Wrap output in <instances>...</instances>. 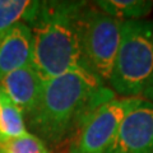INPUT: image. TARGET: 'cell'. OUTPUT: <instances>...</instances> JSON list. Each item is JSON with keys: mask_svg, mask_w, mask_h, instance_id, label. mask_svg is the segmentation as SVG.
<instances>
[{"mask_svg": "<svg viewBox=\"0 0 153 153\" xmlns=\"http://www.w3.org/2000/svg\"><path fill=\"white\" fill-rule=\"evenodd\" d=\"M40 1L31 0H0V36L18 23H27L36 16Z\"/></svg>", "mask_w": 153, "mask_h": 153, "instance_id": "cell-10", "label": "cell"}, {"mask_svg": "<svg viewBox=\"0 0 153 153\" xmlns=\"http://www.w3.org/2000/svg\"><path fill=\"white\" fill-rule=\"evenodd\" d=\"M121 21L83 4L76 18L78 44L84 68L108 83L121 38Z\"/></svg>", "mask_w": 153, "mask_h": 153, "instance_id": "cell-4", "label": "cell"}, {"mask_svg": "<svg viewBox=\"0 0 153 153\" xmlns=\"http://www.w3.org/2000/svg\"><path fill=\"white\" fill-rule=\"evenodd\" d=\"M44 79L33 66H25L7 74L0 79V87L19 107L25 117L35 108L40 98Z\"/></svg>", "mask_w": 153, "mask_h": 153, "instance_id": "cell-8", "label": "cell"}, {"mask_svg": "<svg viewBox=\"0 0 153 153\" xmlns=\"http://www.w3.org/2000/svg\"><path fill=\"white\" fill-rule=\"evenodd\" d=\"M100 10L117 21H143L153 9V0H98Z\"/></svg>", "mask_w": 153, "mask_h": 153, "instance_id": "cell-9", "label": "cell"}, {"mask_svg": "<svg viewBox=\"0 0 153 153\" xmlns=\"http://www.w3.org/2000/svg\"><path fill=\"white\" fill-rule=\"evenodd\" d=\"M115 93L87 69H75L44 80L35 108L25 117L31 133L45 146L70 140L75 130L100 105Z\"/></svg>", "mask_w": 153, "mask_h": 153, "instance_id": "cell-1", "label": "cell"}, {"mask_svg": "<svg viewBox=\"0 0 153 153\" xmlns=\"http://www.w3.org/2000/svg\"><path fill=\"white\" fill-rule=\"evenodd\" d=\"M138 98L114 97L94 108L69 140V153H107Z\"/></svg>", "mask_w": 153, "mask_h": 153, "instance_id": "cell-5", "label": "cell"}, {"mask_svg": "<svg viewBox=\"0 0 153 153\" xmlns=\"http://www.w3.org/2000/svg\"><path fill=\"white\" fill-rule=\"evenodd\" d=\"M0 153H50L45 143L27 131L21 137L0 140Z\"/></svg>", "mask_w": 153, "mask_h": 153, "instance_id": "cell-12", "label": "cell"}, {"mask_svg": "<svg viewBox=\"0 0 153 153\" xmlns=\"http://www.w3.org/2000/svg\"><path fill=\"white\" fill-rule=\"evenodd\" d=\"M153 80V22L121 23V38L108 79L110 89L119 97L142 98Z\"/></svg>", "mask_w": 153, "mask_h": 153, "instance_id": "cell-3", "label": "cell"}, {"mask_svg": "<svg viewBox=\"0 0 153 153\" xmlns=\"http://www.w3.org/2000/svg\"><path fill=\"white\" fill-rule=\"evenodd\" d=\"M107 153H153V103L137 100Z\"/></svg>", "mask_w": 153, "mask_h": 153, "instance_id": "cell-6", "label": "cell"}, {"mask_svg": "<svg viewBox=\"0 0 153 153\" xmlns=\"http://www.w3.org/2000/svg\"><path fill=\"white\" fill-rule=\"evenodd\" d=\"M27 131L25 115L0 87V140L21 137Z\"/></svg>", "mask_w": 153, "mask_h": 153, "instance_id": "cell-11", "label": "cell"}, {"mask_svg": "<svg viewBox=\"0 0 153 153\" xmlns=\"http://www.w3.org/2000/svg\"><path fill=\"white\" fill-rule=\"evenodd\" d=\"M33 37L27 23H18L0 36V79L12 71L32 65Z\"/></svg>", "mask_w": 153, "mask_h": 153, "instance_id": "cell-7", "label": "cell"}, {"mask_svg": "<svg viewBox=\"0 0 153 153\" xmlns=\"http://www.w3.org/2000/svg\"><path fill=\"white\" fill-rule=\"evenodd\" d=\"M143 100H146V101L153 103V80L151 82V84L147 87V89L144 91V93L142 96Z\"/></svg>", "mask_w": 153, "mask_h": 153, "instance_id": "cell-13", "label": "cell"}, {"mask_svg": "<svg viewBox=\"0 0 153 153\" xmlns=\"http://www.w3.org/2000/svg\"><path fill=\"white\" fill-rule=\"evenodd\" d=\"M84 1H40L30 22L33 37L32 66L44 80L85 69L78 44L76 18Z\"/></svg>", "mask_w": 153, "mask_h": 153, "instance_id": "cell-2", "label": "cell"}]
</instances>
